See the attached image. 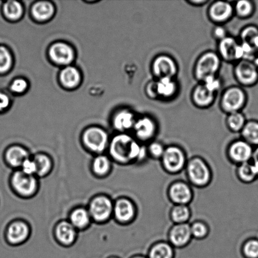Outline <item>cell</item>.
<instances>
[{
    "label": "cell",
    "mask_w": 258,
    "mask_h": 258,
    "mask_svg": "<svg viewBox=\"0 0 258 258\" xmlns=\"http://www.w3.org/2000/svg\"><path fill=\"white\" fill-rule=\"evenodd\" d=\"M131 258H148V257L143 256V255H135V256L131 257Z\"/></svg>",
    "instance_id": "816d5d0a"
},
{
    "label": "cell",
    "mask_w": 258,
    "mask_h": 258,
    "mask_svg": "<svg viewBox=\"0 0 258 258\" xmlns=\"http://www.w3.org/2000/svg\"><path fill=\"white\" fill-rule=\"evenodd\" d=\"M12 56L9 50L0 46V73L7 72L11 67Z\"/></svg>",
    "instance_id": "ab89813d"
},
{
    "label": "cell",
    "mask_w": 258,
    "mask_h": 258,
    "mask_svg": "<svg viewBox=\"0 0 258 258\" xmlns=\"http://www.w3.org/2000/svg\"><path fill=\"white\" fill-rule=\"evenodd\" d=\"M168 199L174 205L188 206L193 201L194 191L188 183L183 181L172 183L168 188Z\"/></svg>",
    "instance_id": "9c48e42d"
},
{
    "label": "cell",
    "mask_w": 258,
    "mask_h": 258,
    "mask_svg": "<svg viewBox=\"0 0 258 258\" xmlns=\"http://www.w3.org/2000/svg\"><path fill=\"white\" fill-rule=\"evenodd\" d=\"M246 93L241 87H230L222 95L221 107L228 114L240 112L246 104Z\"/></svg>",
    "instance_id": "5b68a950"
},
{
    "label": "cell",
    "mask_w": 258,
    "mask_h": 258,
    "mask_svg": "<svg viewBox=\"0 0 258 258\" xmlns=\"http://www.w3.org/2000/svg\"><path fill=\"white\" fill-rule=\"evenodd\" d=\"M34 160L37 167L36 175L40 177L46 176L52 168V163L50 157L45 154H39L34 156Z\"/></svg>",
    "instance_id": "d6a6232c"
},
{
    "label": "cell",
    "mask_w": 258,
    "mask_h": 258,
    "mask_svg": "<svg viewBox=\"0 0 258 258\" xmlns=\"http://www.w3.org/2000/svg\"><path fill=\"white\" fill-rule=\"evenodd\" d=\"M191 100L196 107L207 108L214 102L215 93L211 92L201 83L192 92Z\"/></svg>",
    "instance_id": "d6986e66"
},
{
    "label": "cell",
    "mask_w": 258,
    "mask_h": 258,
    "mask_svg": "<svg viewBox=\"0 0 258 258\" xmlns=\"http://www.w3.org/2000/svg\"><path fill=\"white\" fill-rule=\"evenodd\" d=\"M192 237L202 240L206 238L209 234V227L204 221H195L190 224Z\"/></svg>",
    "instance_id": "d590c367"
},
{
    "label": "cell",
    "mask_w": 258,
    "mask_h": 258,
    "mask_svg": "<svg viewBox=\"0 0 258 258\" xmlns=\"http://www.w3.org/2000/svg\"><path fill=\"white\" fill-rule=\"evenodd\" d=\"M113 215L121 224L131 223L136 216V207L134 202L126 198L118 199L113 207Z\"/></svg>",
    "instance_id": "9a60e30c"
},
{
    "label": "cell",
    "mask_w": 258,
    "mask_h": 258,
    "mask_svg": "<svg viewBox=\"0 0 258 258\" xmlns=\"http://www.w3.org/2000/svg\"><path fill=\"white\" fill-rule=\"evenodd\" d=\"M187 178L189 183L197 188H204L211 183L212 172L206 160L196 156L187 161L185 167Z\"/></svg>",
    "instance_id": "7a4b0ae2"
},
{
    "label": "cell",
    "mask_w": 258,
    "mask_h": 258,
    "mask_svg": "<svg viewBox=\"0 0 258 258\" xmlns=\"http://www.w3.org/2000/svg\"><path fill=\"white\" fill-rule=\"evenodd\" d=\"M83 139L86 147L93 153L100 154L107 148V134L100 128H88L85 132Z\"/></svg>",
    "instance_id": "7c38bea8"
},
{
    "label": "cell",
    "mask_w": 258,
    "mask_h": 258,
    "mask_svg": "<svg viewBox=\"0 0 258 258\" xmlns=\"http://www.w3.org/2000/svg\"><path fill=\"white\" fill-rule=\"evenodd\" d=\"M246 123V118L241 112L229 113L226 119L227 127L232 133L241 132Z\"/></svg>",
    "instance_id": "836d02e7"
},
{
    "label": "cell",
    "mask_w": 258,
    "mask_h": 258,
    "mask_svg": "<svg viewBox=\"0 0 258 258\" xmlns=\"http://www.w3.org/2000/svg\"><path fill=\"white\" fill-rule=\"evenodd\" d=\"M111 161L108 157L99 155L94 159L92 163L93 173L98 176H104L111 169Z\"/></svg>",
    "instance_id": "4dcf8cb0"
},
{
    "label": "cell",
    "mask_w": 258,
    "mask_h": 258,
    "mask_svg": "<svg viewBox=\"0 0 258 258\" xmlns=\"http://www.w3.org/2000/svg\"><path fill=\"white\" fill-rule=\"evenodd\" d=\"M202 83H203L209 90H211V92L215 93H216V92L219 90L220 87H221V82H220L218 78L216 77V76L207 78V79L204 81Z\"/></svg>",
    "instance_id": "7bdbcfd3"
},
{
    "label": "cell",
    "mask_w": 258,
    "mask_h": 258,
    "mask_svg": "<svg viewBox=\"0 0 258 258\" xmlns=\"http://www.w3.org/2000/svg\"><path fill=\"white\" fill-rule=\"evenodd\" d=\"M241 252L244 258H258V239L246 240L242 244Z\"/></svg>",
    "instance_id": "8d00e7d4"
},
{
    "label": "cell",
    "mask_w": 258,
    "mask_h": 258,
    "mask_svg": "<svg viewBox=\"0 0 258 258\" xmlns=\"http://www.w3.org/2000/svg\"><path fill=\"white\" fill-rule=\"evenodd\" d=\"M20 168H21V171L23 173L27 174V175H36L37 167L34 159L29 158L25 159Z\"/></svg>",
    "instance_id": "b9f144b4"
},
{
    "label": "cell",
    "mask_w": 258,
    "mask_h": 258,
    "mask_svg": "<svg viewBox=\"0 0 258 258\" xmlns=\"http://www.w3.org/2000/svg\"><path fill=\"white\" fill-rule=\"evenodd\" d=\"M237 82L244 87H252L258 82V68L251 60H241L234 68Z\"/></svg>",
    "instance_id": "ba28073f"
},
{
    "label": "cell",
    "mask_w": 258,
    "mask_h": 258,
    "mask_svg": "<svg viewBox=\"0 0 258 258\" xmlns=\"http://www.w3.org/2000/svg\"><path fill=\"white\" fill-rule=\"evenodd\" d=\"M55 235L60 243L64 246H70L77 239V230L70 221H61L55 227Z\"/></svg>",
    "instance_id": "ac0fdd59"
},
{
    "label": "cell",
    "mask_w": 258,
    "mask_h": 258,
    "mask_svg": "<svg viewBox=\"0 0 258 258\" xmlns=\"http://www.w3.org/2000/svg\"><path fill=\"white\" fill-rule=\"evenodd\" d=\"M49 54L51 59L59 64H70L74 57V53L72 48L64 43H56L52 45Z\"/></svg>",
    "instance_id": "44dd1931"
},
{
    "label": "cell",
    "mask_w": 258,
    "mask_h": 258,
    "mask_svg": "<svg viewBox=\"0 0 258 258\" xmlns=\"http://www.w3.org/2000/svg\"><path fill=\"white\" fill-rule=\"evenodd\" d=\"M252 160L258 162V146L254 149L253 155H252Z\"/></svg>",
    "instance_id": "681fc988"
},
{
    "label": "cell",
    "mask_w": 258,
    "mask_h": 258,
    "mask_svg": "<svg viewBox=\"0 0 258 258\" xmlns=\"http://www.w3.org/2000/svg\"><path fill=\"white\" fill-rule=\"evenodd\" d=\"M174 248L168 242L159 241L152 245L148 251V258H174Z\"/></svg>",
    "instance_id": "7402d4cb"
},
{
    "label": "cell",
    "mask_w": 258,
    "mask_h": 258,
    "mask_svg": "<svg viewBox=\"0 0 258 258\" xmlns=\"http://www.w3.org/2000/svg\"><path fill=\"white\" fill-rule=\"evenodd\" d=\"M4 13L9 19H19L22 14V5L18 2H8L4 5Z\"/></svg>",
    "instance_id": "74e56055"
},
{
    "label": "cell",
    "mask_w": 258,
    "mask_h": 258,
    "mask_svg": "<svg viewBox=\"0 0 258 258\" xmlns=\"http://www.w3.org/2000/svg\"><path fill=\"white\" fill-rule=\"evenodd\" d=\"M160 161L162 168L171 174H178L184 170L188 161L185 152L180 147L175 145L166 147Z\"/></svg>",
    "instance_id": "3957f363"
},
{
    "label": "cell",
    "mask_w": 258,
    "mask_h": 258,
    "mask_svg": "<svg viewBox=\"0 0 258 258\" xmlns=\"http://www.w3.org/2000/svg\"><path fill=\"white\" fill-rule=\"evenodd\" d=\"M12 184L15 191L21 197H32L38 188V182L35 176L27 175L21 170L14 174Z\"/></svg>",
    "instance_id": "30bf717a"
},
{
    "label": "cell",
    "mask_w": 258,
    "mask_h": 258,
    "mask_svg": "<svg viewBox=\"0 0 258 258\" xmlns=\"http://www.w3.org/2000/svg\"><path fill=\"white\" fill-rule=\"evenodd\" d=\"M242 138L250 145L258 146V122L250 120L246 122L241 132Z\"/></svg>",
    "instance_id": "f1b7e54d"
},
{
    "label": "cell",
    "mask_w": 258,
    "mask_h": 258,
    "mask_svg": "<svg viewBox=\"0 0 258 258\" xmlns=\"http://www.w3.org/2000/svg\"><path fill=\"white\" fill-rule=\"evenodd\" d=\"M213 35L217 40H221L227 37L226 30L224 27L217 26L214 29Z\"/></svg>",
    "instance_id": "bcb514c9"
},
{
    "label": "cell",
    "mask_w": 258,
    "mask_h": 258,
    "mask_svg": "<svg viewBox=\"0 0 258 258\" xmlns=\"http://www.w3.org/2000/svg\"><path fill=\"white\" fill-rule=\"evenodd\" d=\"M60 81L66 87H76L80 82L79 72L74 67H68L60 73Z\"/></svg>",
    "instance_id": "f546056e"
},
{
    "label": "cell",
    "mask_w": 258,
    "mask_h": 258,
    "mask_svg": "<svg viewBox=\"0 0 258 258\" xmlns=\"http://www.w3.org/2000/svg\"><path fill=\"white\" fill-rule=\"evenodd\" d=\"M252 62L254 63L255 66L258 68V55H255L254 59L252 60Z\"/></svg>",
    "instance_id": "f907efd6"
},
{
    "label": "cell",
    "mask_w": 258,
    "mask_h": 258,
    "mask_svg": "<svg viewBox=\"0 0 258 258\" xmlns=\"http://www.w3.org/2000/svg\"><path fill=\"white\" fill-rule=\"evenodd\" d=\"M110 154L113 159L122 164L142 163L149 157L147 147L125 134L113 138Z\"/></svg>",
    "instance_id": "6da1fadb"
},
{
    "label": "cell",
    "mask_w": 258,
    "mask_h": 258,
    "mask_svg": "<svg viewBox=\"0 0 258 258\" xmlns=\"http://www.w3.org/2000/svg\"><path fill=\"white\" fill-rule=\"evenodd\" d=\"M177 85L173 78H164L156 81V91L158 97L170 98L176 94Z\"/></svg>",
    "instance_id": "cb8c5ba5"
},
{
    "label": "cell",
    "mask_w": 258,
    "mask_h": 258,
    "mask_svg": "<svg viewBox=\"0 0 258 258\" xmlns=\"http://www.w3.org/2000/svg\"><path fill=\"white\" fill-rule=\"evenodd\" d=\"M258 35V29L256 27L249 26L242 30L241 37L242 42L251 44L252 40Z\"/></svg>",
    "instance_id": "60d3db41"
},
{
    "label": "cell",
    "mask_w": 258,
    "mask_h": 258,
    "mask_svg": "<svg viewBox=\"0 0 258 258\" xmlns=\"http://www.w3.org/2000/svg\"><path fill=\"white\" fill-rule=\"evenodd\" d=\"M136 121L133 112L128 110H122L115 116L113 125L118 131H126L133 128Z\"/></svg>",
    "instance_id": "d4e9b609"
},
{
    "label": "cell",
    "mask_w": 258,
    "mask_h": 258,
    "mask_svg": "<svg viewBox=\"0 0 258 258\" xmlns=\"http://www.w3.org/2000/svg\"><path fill=\"white\" fill-rule=\"evenodd\" d=\"M29 158L28 151L21 146H13L7 153V159L10 165L15 168L21 167L25 159Z\"/></svg>",
    "instance_id": "4316f807"
},
{
    "label": "cell",
    "mask_w": 258,
    "mask_h": 258,
    "mask_svg": "<svg viewBox=\"0 0 258 258\" xmlns=\"http://www.w3.org/2000/svg\"><path fill=\"white\" fill-rule=\"evenodd\" d=\"M191 212L188 206L174 205L169 212V217L174 224L188 223Z\"/></svg>",
    "instance_id": "484cf974"
},
{
    "label": "cell",
    "mask_w": 258,
    "mask_h": 258,
    "mask_svg": "<svg viewBox=\"0 0 258 258\" xmlns=\"http://www.w3.org/2000/svg\"><path fill=\"white\" fill-rule=\"evenodd\" d=\"M234 12L241 19H246L252 16L254 12L253 3L248 0H241L236 2L234 7Z\"/></svg>",
    "instance_id": "e575fe53"
},
{
    "label": "cell",
    "mask_w": 258,
    "mask_h": 258,
    "mask_svg": "<svg viewBox=\"0 0 258 258\" xmlns=\"http://www.w3.org/2000/svg\"><path fill=\"white\" fill-rule=\"evenodd\" d=\"M113 207L114 204L109 197L98 196L90 202L88 210L92 219L98 223H103L108 221L113 214Z\"/></svg>",
    "instance_id": "8992f818"
},
{
    "label": "cell",
    "mask_w": 258,
    "mask_h": 258,
    "mask_svg": "<svg viewBox=\"0 0 258 258\" xmlns=\"http://www.w3.org/2000/svg\"><path fill=\"white\" fill-rule=\"evenodd\" d=\"M109 258H119V257L113 256V257H110Z\"/></svg>",
    "instance_id": "f5cc1de1"
},
{
    "label": "cell",
    "mask_w": 258,
    "mask_h": 258,
    "mask_svg": "<svg viewBox=\"0 0 258 258\" xmlns=\"http://www.w3.org/2000/svg\"><path fill=\"white\" fill-rule=\"evenodd\" d=\"M166 147L159 142L153 141L147 147L149 157L154 159H160L165 151Z\"/></svg>",
    "instance_id": "f35d334b"
},
{
    "label": "cell",
    "mask_w": 258,
    "mask_h": 258,
    "mask_svg": "<svg viewBox=\"0 0 258 258\" xmlns=\"http://www.w3.org/2000/svg\"><path fill=\"white\" fill-rule=\"evenodd\" d=\"M221 64V58L216 52L208 51L199 57L195 66L194 74L196 79L203 82L207 78L215 77Z\"/></svg>",
    "instance_id": "277c9868"
},
{
    "label": "cell",
    "mask_w": 258,
    "mask_h": 258,
    "mask_svg": "<svg viewBox=\"0 0 258 258\" xmlns=\"http://www.w3.org/2000/svg\"><path fill=\"white\" fill-rule=\"evenodd\" d=\"M189 4L193 5L194 6H203L205 4H207L208 3V1H207V0H191V1L188 2Z\"/></svg>",
    "instance_id": "c3c4849f"
},
{
    "label": "cell",
    "mask_w": 258,
    "mask_h": 258,
    "mask_svg": "<svg viewBox=\"0 0 258 258\" xmlns=\"http://www.w3.org/2000/svg\"><path fill=\"white\" fill-rule=\"evenodd\" d=\"M70 222L77 230L85 229L90 224L91 217L90 212L84 207H78L71 212Z\"/></svg>",
    "instance_id": "603a6c76"
},
{
    "label": "cell",
    "mask_w": 258,
    "mask_h": 258,
    "mask_svg": "<svg viewBox=\"0 0 258 258\" xmlns=\"http://www.w3.org/2000/svg\"><path fill=\"white\" fill-rule=\"evenodd\" d=\"M234 13V7L227 2H214L209 8L208 15L211 21L223 24L231 19Z\"/></svg>",
    "instance_id": "2e32d148"
},
{
    "label": "cell",
    "mask_w": 258,
    "mask_h": 258,
    "mask_svg": "<svg viewBox=\"0 0 258 258\" xmlns=\"http://www.w3.org/2000/svg\"><path fill=\"white\" fill-rule=\"evenodd\" d=\"M190 224H174L168 232V242L174 248H183L188 246L191 239Z\"/></svg>",
    "instance_id": "4fadbf2b"
},
{
    "label": "cell",
    "mask_w": 258,
    "mask_h": 258,
    "mask_svg": "<svg viewBox=\"0 0 258 258\" xmlns=\"http://www.w3.org/2000/svg\"><path fill=\"white\" fill-rule=\"evenodd\" d=\"M253 147L241 139L232 142L227 148V155L232 163L240 164L251 161L253 155Z\"/></svg>",
    "instance_id": "52a82bcc"
},
{
    "label": "cell",
    "mask_w": 258,
    "mask_h": 258,
    "mask_svg": "<svg viewBox=\"0 0 258 258\" xmlns=\"http://www.w3.org/2000/svg\"><path fill=\"white\" fill-rule=\"evenodd\" d=\"M54 13V8L49 2L37 3L32 8V14L35 19L39 20L49 19Z\"/></svg>",
    "instance_id": "1f68e13d"
},
{
    "label": "cell",
    "mask_w": 258,
    "mask_h": 258,
    "mask_svg": "<svg viewBox=\"0 0 258 258\" xmlns=\"http://www.w3.org/2000/svg\"><path fill=\"white\" fill-rule=\"evenodd\" d=\"M146 94L151 99L158 98L156 91V81H153L146 86Z\"/></svg>",
    "instance_id": "f6af8a7d"
},
{
    "label": "cell",
    "mask_w": 258,
    "mask_h": 258,
    "mask_svg": "<svg viewBox=\"0 0 258 258\" xmlns=\"http://www.w3.org/2000/svg\"><path fill=\"white\" fill-rule=\"evenodd\" d=\"M236 174L239 180L244 183H251L258 179L251 161L238 165Z\"/></svg>",
    "instance_id": "83f0119b"
},
{
    "label": "cell",
    "mask_w": 258,
    "mask_h": 258,
    "mask_svg": "<svg viewBox=\"0 0 258 258\" xmlns=\"http://www.w3.org/2000/svg\"><path fill=\"white\" fill-rule=\"evenodd\" d=\"M157 128L156 122L149 116H144L136 120L133 127L137 140L140 143L153 140L158 131Z\"/></svg>",
    "instance_id": "5bb4252c"
},
{
    "label": "cell",
    "mask_w": 258,
    "mask_h": 258,
    "mask_svg": "<svg viewBox=\"0 0 258 258\" xmlns=\"http://www.w3.org/2000/svg\"><path fill=\"white\" fill-rule=\"evenodd\" d=\"M9 104V98L4 93H0V111L6 109Z\"/></svg>",
    "instance_id": "7dc6e473"
},
{
    "label": "cell",
    "mask_w": 258,
    "mask_h": 258,
    "mask_svg": "<svg viewBox=\"0 0 258 258\" xmlns=\"http://www.w3.org/2000/svg\"><path fill=\"white\" fill-rule=\"evenodd\" d=\"M152 72L158 79L164 78H174L178 73V66L175 60L169 55H159L152 63Z\"/></svg>",
    "instance_id": "8fae6325"
},
{
    "label": "cell",
    "mask_w": 258,
    "mask_h": 258,
    "mask_svg": "<svg viewBox=\"0 0 258 258\" xmlns=\"http://www.w3.org/2000/svg\"><path fill=\"white\" fill-rule=\"evenodd\" d=\"M30 228L25 222L15 221L10 225L7 236L9 241L14 244H22L29 237Z\"/></svg>",
    "instance_id": "ffe728a7"
},
{
    "label": "cell",
    "mask_w": 258,
    "mask_h": 258,
    "mask_svg": "<svg viewBox=\"0 0 258 258\" xmlns=\"http://www.w3.org/2000/svg\"><path fill=\"white\" fill-rule=\"evenodd\" d=\"M239 45L233 37L227 36L220 40L218 45L219 55L226 61H238Z\"/></svg>",
    "instance_id": "e0dca14e"
},
{
    "label": "cell",
    "mask_w": 258,
    "mask_h": 258,
    "mask_svg": "<svg viewBox=\"0 0 258 258\" xmlns=\"http://www.w3.org/2000/svg\"><path fill=\"white\" fill-rule=\"evenodd\" d=\"M27 87L26 81L23 79L15 80L11 86V89L15 93H22L24 92Z\"/></svg>",
    "instance_id": "ee69618b"
}]
</instances>
